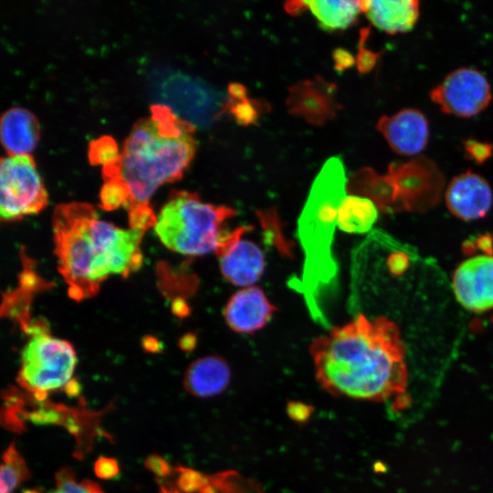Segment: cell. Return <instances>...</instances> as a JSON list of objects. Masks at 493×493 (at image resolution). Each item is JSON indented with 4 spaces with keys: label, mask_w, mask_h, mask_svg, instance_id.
Here are the masks:
<instances>
[{
    "label": "cell",
    "mask_w": 493,
    "mask_h": 493,
    "mask_svg": "<svg viewBox=\"0 0 493 493\" xmlns=\"http://www.w3.org/2000/svg\"><path fill=\"white\" fill-rule=\"evenodd\" d=\"M309 353L327 393L383 403L403 422L416 418L406 348L397 324L387 317L359 314L316 338Z\"/></svg>",
    "instance_id": "1"
},
{
    "label": "cell",
    "mask_w": 493,
    "mask_h": 493,
    "mask_svg": "<svg viewBox=\"0 0 493 493\" xmlns=\"http://www.w3.org/2000/svg\"><path fill=\"white\" fill-rule=\"evenodd\" d=\"M52 225L58 271L76 300L94 296L110 276L127 277L142 264L144 231L101 220L89 204L58 205Z\"/></svg>",
    "instance_id": "2"
},
{
    "label": "cell",
    "mask_w": 493,
    "mask_h": 493,
    "mask_svg": "<svg viewBox=\"0 0 493 493\" xmlns=\"http://www.w3.org/2000/svg\"><path fill=\"white\" fill-rule=\"evenodd\" d=\"M193 123L167 105L153 104L126 137L116 174L130 194L129 214L151 208L150 198L159 186L183 176L196 149Z\"/></svg>",
    "instance_id": "3"
},
{
    "label": "cell",
    "mask_w": 493,
    "mask_h": 493,
    "mask_svg": "<svg viewBox=\"0 0 493 493\" xmlns=\"http://www.w3.org/2000/svg\"><path fill=\"white\" fill-rule=\"evenodd\" d=\"M345 186L341 159L330 158L314 180L299 219V236L306 253L304 286L313 304L314 290L335 273L330 244L338 211L346 196Z\"/></svg>",
    "instance_id": "4"
},
{
    "label": "cell",
    "mask_w": 493,
    "mask_h": 493,
    "mask_svg": "<svg viewBox=\"0 0 493 493\" xmlns=\"http://www.w3.org/2000/svg\"><path fill=\"white\" fill-rule=\"evenodd\" d=\"M236 215L226 205L205 203L196 193L172 191L153 226L170 250L189 257L215 253L228 237L225 222Z\"/></svg>",
    "instance_id": "5"
},
{
    "label": "cell",
    "mask_w": 493,
    "mask_h": 493,
    "mask_svg": "<svg viewBox=\"0 0 493 493\" xmlns=\"http://www.w3.org/2000/svg\"><path fill=\"white\" fill-rule=\"evenodd\" d=\"M30 329L17 383L35 399L45 401L49 393L65 392L75 380L77 354L70 342L50 335L43 326L33 324Z\"/></svg>",
    "instance_id": "6"
},
{
    "label": "cell",
    "mask_w": 493,
    "mask_h": 493,
    "mask_svg": "<svg viewBox=\"0 0 493 493\" xmlns=\"http://www.w3.org/2000/svg\"><path fill=\"white\" fill-rule=\"evenodd\" d=\"M47 194L29 154L7 155L0 164V214L5 221L37 214Z\"/></svg>",
    "instance_id": "7"
},
{
    "label": "cell",
    "mask_w": 493,
    "mask_h": 493,
    "mask_svg": "<svg viewBox=\"0 0 493 493\" xmlns=\"http://www.w3.org/2000/svg\"><path fill=\"white\" fill-rule=\"evenodd\" d=\"M430 98L446 114L471 118L489 105L492 90L481 71L463 67L448 73L431 90Z\"/></svg>",
    "instance_id": "8"
},
{
    "label": "cell",
    "mask_w": 493,
    "mask_h": 493,
    "mask_svg": "<svg viewBox=\"0 0 493 493\" xmlns=\"http://www.w3.org/2000/svg\"><path fill=\"white\" fill-rule=\"evenodd\" d=\"M159 493H265L260 483L236 470L206 474L174 467L165 478H157Z\"/></svg>",
    "instance_id": "9"
},
{
    "label": "cell",
    "mask_w": 493,
    "mask_h": 493,
    "mask_svg": "<svg viewBox=\"0 0 493 493\" xmlns=\"http://www.w3.org/2000/svg\"><path fill=\"white\" fill-rule=\"evenodd\" d=\"M247 231V226L234 229L215 252L223 277L229 283L244 288L257 282L265 269V256L261 248L242 238Z\"/></svg>",
    "instance_id": "10"
},
{
    "label": "cell",
    "mask_w": 493,
    "mask_h": 493,
    "mask_svg": "<svg viewBox=\"0 0 493 493\" xmlns=\"http://www.w3.org/2000/svg\"><path fill=\"white\" fill-rule=\"evenodd\" d=\"M170 80L169 97L184 120L205 126L225 112L226 97L221 91L183 74Z\"/></svg>",
    "instance_id": "11"
},
{
    "label": "cell",
    "mask_w": 493,
    "mask_h": 493,
    "mask_svg": "<svg viewBox=\"0 0 493 493\" xmlns=\"http://www.w3.org/2000/svg\"><path fill=\"white\" fill-rule=\"evenodd\" d=\"M453 291L467 310L481 313L493 309V255L468 257L455 269Z\"/></svg>",
    "instance_id": "12"
},
{
    "label": "cell",
    "mask_w": 493,
    "mask_h": 493,
    "mask_svg": "<svg viewBox=\"0 0 493 493\" xmlns=\"http://www.w3.org/2000/svg\"><path fill=\"white\" fill-rule=\"evenodd\" d=\"M376 128L390 148L403 156L420 153L429 141V122L419 110L406 108L392 115L382 116Z\"/></svg>",
    "instance_id": "13"
},
{
    "label": "cell",
    "mask_w": 493,
    "mask_h": 493,
    "mask_svg": "<svg viewBox=\"0 0 493 493\" xmlns=\"http://www.w3.org/2000/svg\"><path fill=\"white\" fill-rule=\"evenodd\" d=\"M445 201L454 216L464 221H475L488 214L493 204V194L483 176L466 171L450 181Z\"/></svg>",
    "instance_id": "14"
},
{
    "label": "cell",
    "mask_w": 493,
    "mask_h": 493,
    "mask_svg": "<svg viewBox=\"0 0 493 493\" xmlns=\"http://www.w3.org/2000/svg\"><path fill=\"white\" fill-rule=\"evenodd\" d=\"M336 86L321 78L298 82L289 89L287 106L291 114L314 125H322L336 116L339 104Z\"/></svg>",
    "instance_id": "15"
},
{
    "label": "cell",
    "mask_w": 493,
    "mask_h": 493,
    "mask_svg": "<svg viewBox=\"0 0 493 493\" xmlns=\"http://www.w3.org/2000/svg\"><path fill=\"white\" fill-rule=\"evenodd\" d=\"M276 309L259 287L250 286L230 297L224 309V317L234 331L253 333L267 324Z\"/></svg>",
    "instance_id": "16"
},
{
    "label": "cell",
    "mask_w": 493,
    "mask_h": 493,
    "mask_svg": "<svg viewBox=\"0 0 493 493\" xmlns=\"http://www.w3.org/2000/svg\"><path fill=\"white\" fill-rule=\"evenodd\" d=\"M231 370L227 362L219 356L209 355L194 360L185 370L184 390L198 398L221 394L228 387Z\"/></svg>",
    "instance_id": "17"
},
{
    "label": "cell",
    "mask_w": 493,
    "mask_h": 493,
    "mask_svg": "<svg viewBox=\"0 0 493 493\" xmlns=\"http://www.w3.org/2000/svg\"><path fill=\"white\" fill-rule=\"evenodd\" d=\"M361 4L372 25L391 35L410 31L419 18V2L415 0H373Z\"/></svg>",
    "instance_id": "18"
},
{
    "label": "cell",
    "mask_w": 493,
    "mask_h": 493,
    "mask_svg": "<svg viewBox=\"0 0 493 493\" xmlns=\"http://www.w3.org/2000/svg\"><path fill=\"white\" fill-rule=\"evenodd\" d=\"M1 142L8 155L28 154L39 137L36 116L22 107H12L1 116Z\"/></svg>",
    "instance_id": "19"
},
{
    "label": "cell",
    "mask_w": 493,
    "mask_h": 493,
    "mask_svg": "<svg viewBox=\"0 0 493 493\" xmlns=\"http://www.w3.org/2000/svg\"><path fill=\"white\" fill-rule=\"evenodd\" d=\"M378 218V210L372 200L358 195L345 196L337 216L338 226L352 234H364L371 230Z\"/></svg>",
    "instance_id": "20"
},
{
    "label": "cell",
    "mask_w": 493,
    "mask_h": 493,
    "mask_svg": "<svg viewBox=\"0 0 493 493\" xmlns=\"http://www.w3.org/2000/svg\"><path fill=\"white\" fill-rule=\"evenodd\" d=\"M322 29H345L362 12L361 1H306Z\"/></svg>",
    "instance_id": "21"
},
{
    "label": "cell",
    "mask_w": 493,
    "mask_h": 493,
    "mask_svg": "<svg viewBox=\"0 0 493 493\" xmlns=\"http://www.w3.org/2000/svg\"><path fill=\"white\" fill-rule=\"evenodd\" d=\"M263 110V103L249 99L247 90L242 84H229L225 111L231 114L238 124H255Z\"/></svg>",
    "instance_id": "22"
},
{
    "label": "cell",
    "mask_w": 493,
    "mask_h": 493,
    "mask_svg": "<svg viewBox=\"0 0 493 493\" xmlns=\"http://www.w3.org/2000/svg\"><path fill=\"white\" fill-rule=\"evenodd\" d=\"M29 477V469L24 458L17 451L15 442L11 443L3 454L0 493H13Z\"/></svg>",
    "instance_id": "23"
},
{
    "label": "cell",
    "mask_w": 493,
    "mask_h": 493,
    "mask_svg": "<svg viewBox=\"0 0 493 493\" xmlns=\"http://www.w3.org/2000/svg\"><path fill=\"white\" fill-rule=\"evenodd\" d=\"M103 179L104 184L100 193V206L105 210H114L121 206L127 208L130 194L121 178L114 174Z\"/></svg>",
    "instance_id": "24"
},
{
    "label": "cell",
    "mask_w": 493,
    "mask_h": 493,
    "mask_svg": "<svg viewBox=\"0 0 493 493\" xmlns=\"http://www.w3.org/2000/svg\"><path fill=\"white\" fill-rule=\"evenodd\" d=\"M88 157L91 164H101L105 167L118 163L121 152L111 136L103 135L89 142Z\"/></svg>",
    "instance_id": "25"
},
{
    "label": "cell",
    "mask_w": 493,
    "mask_h": 493,
    "mask_svg": "<svg viewBox=\"0 0 493 493\" xmlns=\"http://www.w3.org/2000/svg\"><path fill=\"white\" fill-rule=\"evenodd\" d=\"M56 490L58 493H104L99 484L84 479L78 482L70 467H62L56 474Z\"/></svg>",
    "instance_id": "26"
},
{
    "label": "cell",
    "mask_w": 493,
    "mask_h": 493,
    "mask_svg": "<svg viewBox=\"0 0 493 493\" xmlns=\"http://www.w3.org/2000/svg\"><path fill=\"white\" fill-rule=\"evenodd\" d=\"M464 151L468 159L483 163L492 156L493 144L469 139L464 142Z\"/></svg>",
    "instance_id": "27"
},
{
    "label": "cell",
    "mask_w": 493,
    "mask_h": 493,
    "mask_svg": "<svg viewBox=\"0 0 493 493\" xmlns=\"http://www.w3.org/2000/svg\"><path fill=\"white\" fill-rule=\"evenodd\" d=\"M96 476L102 479H112L120 474V466L115 458L100 456L94 464Z\"/></svg>",
    "instance_id": "28"
},
{
    "label": "cell",
    "mask_w": 493,
    "mask_h": 493,
    "mask_svg": "<svg viewBox=\"0 0 493 493\" xmlns=\"http://www.w3.org/2000/svg\"><path fill=\"white\" fill-rule=\"evenodd\" d=\"M144 465L148 470L157 477V478L167 477L173 470V467L170 466L168 461L156 454L148 456Z\"/></svg>",
    "instance_id": "29"
},
{
    "label": "cell",
    "mask_w": 493,
    "mask_h": 493,
    "mask_svg": "<svg viewBox=\"0 0 493 493\" xmlns=\"http://www.w3.org/2000/svg\"><path fill=\"white\" fill-rule=\"evenodd\" d=\"M387 266L393 275L400 276L409 267V257L404 252L396 251L388 257Z\"/></svg>",
    "instance_id": "30"
},
{
    "label": "cell",
    "mask_w": 493,
    "mask_h": 493,
    "mask_svg": "<svg viewBox=\"0 0 493 493\" xmlns=\"http://www.w3.org/2000/svg\"><path fill=\"white\" fill-rule=\"evenodd\" d=\"M379 53H374L365 47L360 43V48L357 56V66L361 73L370 72L375 65V62L379 57Z\"/></svg>",
    "instance_id": "31"
},
{
    "label": "cell",
    "mask_w": 493,
    "mask_h": 493,
    "mask_svg": "<svg viewBox=\"0 0 493 493\" xmlns=\"http://www.w3.org/2000/svg\"><path fill=\"white\" fill-rule=\"evenodd\" d=\"M313 409L311 406L302 402H289L287 405L288 416L299 423L306 422L310 416Z\"/></svg>",
    "instance_id": "32"
},
{
    "label": "cell",
    "mask_w": 493,
    "mask_h": 493,
    "mask_svg": "<svg viewBox=\"0 0 493 493\" xmlns=\"http://www.w3.org/2000/svg\"><path fill=\"white\" fill-rule=\"evenodd\" d=\"M333 60L335 68L339 71H342L351 67L354 63V59L351 53L341 48H338L334 51Z\"/></svg>",
    "instance_id": "33"
},
{
    "label": "cell",
    "mask_w": 493,
    "mask_h": 493,
    "mask_svg": "<svg viewBox=\"0 0 493 493\" xmlns=\"http://www.w3.org/2000/svg\"><path fill=\"white\" fill-rule=\"evenodd\" d=\"M308 7L306 1H293L285 4V9L291 15H299Z\"/></svg>",
    "instance_id": "34"
},
{
    "label": "cell",
    "mask_w": 493,
    "mask_h": 493,
    "mask_svg": "<svg viewBox=\"0 0 493 493\" xmlns=\"http://www.w3.org/2000/svg\"><path fill=\"white\" fill-rule=\"evenodd\" d=\"M50 493H58V492L55 489V490H53V491L50 492Z\"/></svg>",
    "instance_id": "35"
},
{
    "label": "cell",
    "mask_w": 493,
    "mask_h": 493,
    "mask_svg": "<svg viewBox=\"0 0 493 493\" xmlns=\"http://www.w3.org/2000/svg\"><path fill=\"white\" fill-rule=\"evenodd\" d=\"M491 320H492V322H493V317L491 318Z\"/></svg>",
    "instance_id": "36"
}]
</instances>
